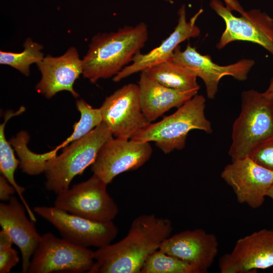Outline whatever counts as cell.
I'll list each match as a JSON object with an SVG mask.
<instances>
[{"mask_svg":"<svg viewBox=\"0 0 273 273\" xmlns=\"http://www.w3.org/2000/svg\"><path fill=\"white\" fill-rule=\"evenodd\" d=\"M201 9L190 20H187L186 6L182 5L178 11L177 24L173 31L158 47L147 54L138 53L133 57L132 63L123 68L113 78L115 82H119L131 75L142 72L155 65L172 60L175 49L183 41L191 37H197L200 30L196 21L202 13Z\"/></svg>","mask_w":273,"mask_h":273,"instance_id":"cell-16","label":"cell"},{"mask_svg":"<svg viewBox=\"0 0 273 273\" xmlns=\"http://www.w3.org/2000/svg\"><path fill=\"white\" fill-rule=\"evenodd\" d=\"M138 85L141 109L150 122L172 108L180 107L198 92H182L166 87L152 79L145 70L141 72Z\"/></svg>","mask_w":273,"mask_h":273,"instance_id":"cell-19","label":"cell"},{"mask_svg":"<svg viewBox=\"0 0 273 273\" xmlns=\"http://www.w3.org/2000/svg\"><path fill=\"white\" fill-rule=\"evenodd\" d=\"M112 138V133L102 122L61 154L50 158L45 165L46 189L57 194L68 189L72 179L93 163L102 147Z\"/></svg>","mask_w":273,"mask_h":273,"instance_id":"cell-4","label":"cell"},{"mask_svg":"<svg viewBox=\"0 0 273 273\" xmlns=\"http://www.w3.org/2000/svg\"><path fill=\"white\" fill-rule=\"evenodd\" d=\"M37 65L41 74V78L36 86L38 92L47 98L63 90L69 92L75 98L78 97L73 84L82 73V61L75 48H69L58 57L48 55Z\"/></svg>","mask_w":273,"mask_h":273,"instance_id":"cell-17","label":"cell"},{"mask_svg":"<svg viewBox=\"0 0 273 273\" xmlns=\"http://www.w3.org/2000/svg\"><path fill=\"white\" fill-rule=\"evenodd\" d=\"M16 192L14 187L7 178L1 174L0 176V199L3 201H9Z\"/></svg>","mask_w":273,"mask_h":273,"instance_id":"cell-26","label":"cell"},{"mask_svg":"<svg viewBox=\"0 0 273 273\" xmlns=\"http://www.w3.org/2000/svg\"><path fill=\"white\" fill-rule=\"evenodd\" d=\"M218 265L221 273H254L273 266V230L262 229L238 239Z\"/></svg>","mask_w":273,"mask_h":273,"instance_id":"cell-13","label":"cell"},{"mask_svg":"<svg viewBox=\"0 0 273 273\" xmlns=\"http://www.w3.org/2000/svg\"><path fill=\"white\" fill-rule=\"evenodd\" d=\"M206 100L201 95H196L178 108L173 114L160 121L150 123L130 139L154 142L164 153L184 149L188 133L198 129L208 133L212 131L211 123L205 114Z\"/></svg>","mask_w":273,"mask_h":273,"instance_id":"cell-3","label":"cell"},{"mask_svg":"<svg viewBox=\"0 0 273 273\" xmlns=\"http://www.w3.org/2000/svg\"><path fill=\"white\" fill-rule=\"evenodd\" d=\"M159 249L206 272L218 251L216 236L201 229L186 230L167 238Z\"/></svg>","mask_w":273,"mask_h":273,"instance_id":"cell-15","label":"cell"},{"mask_svg":"<svg viewBox=\"0 0 273 273\" xmlns=\"http://www.w3.org/2000/svg\"><path fill=\"white\" fill-rule=\"evenodd\" d=\"M226 7L231 11L233 10L239 12L240 14H243L245 11L237 0H223Z\"/></svg>","mask_w":273,"mask_h":273,"instance_id":"cell-27","label":"cell"},{"mask_svg":"<svg viewBox=\"0 0 273 273\" xmlns=\"http://www.w3.org/2000/svg\"><path fill=\"white\" fill-rule=\"evenodd\" d=\"M266 197L270 198L271 199L273 200V185L268 190L266 194Z\"/></svg>","mask_w":273,"mask_h":273,"instance_id":"cell-29","label":"cell"},{"mask_svg":"<svg viewBox=\"0 0 273 273\" xmlns=\"http://www.w3.org/2000/svg\"><path fill=\"white\" fill-rule=\"evenodd\" d=\"M172 61L188 69L203 81L210 99L215 98L223 77L231 76L240 81L245 80L255 64L253 59H243L230 65H219L213 62L209 55L201 54L190 43L184 51L178 46L173 52Z\"/></svg>","mask_w":273,"mask_h":273,"instance_id":"cell-14","label":"cell"},{"mask_svg":"<svg viewBox=\"0 0 273 273\" xmlns=\"http://www.w3.org/2000/svg\"><path fill=\"white\" fill-rule=\"evenodd\" d=\"M168 218L153 214L138 216L119 241L94 251L95 262L88 273H140L149 256L159 249L172 233Z\"/></svg>","mask_w":273,"mask_h":273,"instance_id":"cell-1","label":"cell"},{"mask_svg":"<svg viewBox=\"0 0 273 273\" xmlns=\"http://www.w3.org/2000/svg\"><path fill=\"white\" fill-rule=\"evenodd\" d=\"M100 109L102 122L116 138L130 139L151 123L142 112L139 85L134 83L125 84L107 97Z\"/></svg>","mask_w":273,"mask_h":273,"instance_id":"cell-10","label":"cell"},{"mask_svg":"<svg viewBox=\"0 0 273 273\" xmlns=\"http://www.w3.org/2000/svg\"><path fill=\"white\" fill-rule=\"evenodd\" d=\"M8 203H0V225L20 249L22 256V272L27 273L31 257L41 240L34 221L26 215V209L16 197Z\"/></svg>","mask_w":273,"mask_h":273,"instance_id":"cell-18","label":"cell"},{"mask_svg":"<svg viewBox=\"0 0 273 273\" xmlns=\"http://www.w3.org/2000/svg\"><path fill=\"white\" fill-rule=\"evenodd\" d=\"M148 37V27L144 22L95 35L82 60L83 76L93 83L114 76L132 61Z\"/></svg>","mask_w":273,"mask_h":273,"instance_id":"cell-2","label":"cell"},{"mask_svg":"<svg viewBox=\"0 0 273 273\" xmlns=\"http://www.w3.org/2000/svg\"><path fill=\"white\" fill-rule=\"evenodd\" d=\"M248 157L259 165L273 171V135L258 143Z\"/></svg>","mask_w":273,"mask_h":273,"instance_id":"cell-25","label":"cell"},{"mask_svg":"<svg viewBox=\"0 0 273 273\" xmlns=\"http://www.w3.org/2000/svg\"><path fill=\"white\" fill-rule=\"evenodd\" d=\"M210 8L224 21L225 28L216 45L220 50L237 40L260 45L273 55V18L259 9L234 16L220 0H211Z\"/></svg>","mask_w":273,"mask_h":273,"instance_id":"cell-9","label":"cell"},{"mask_svg":"<svg viewBox=\"0 0 273 273\" xmlns=\"http://www.w3.org/2000/svg\"><path fill=\"white\" fill-rule=\"evenodd\" d=\"M271 272H272V273H273V269H272V270Z\"/></svg>","mask_w":273,"mask_h":273,"instance_id":"cell-31","label":"cell"},{"mask_svg":"<svg viewBox=\"0 0 273 273\" xmlns=\"http://www.w3.org/2000/svg\"><path fill=\"white\" fill-rule=\"evenodd\" d=\"M241 106L232 127L228 151L232 160L247 157L258 143L273 135V97L254 89L244 90Z\"/></svg>","mask_w":273,"mask_h":273,"instance_id":"cell-5","label":"cell"},{"mask_svg":"<svg viewBox=\"0 0 273 273\" xmlns=\"http://www.w3.org/2000/svg\"><path fill=\"white\" fill-rule=\"evenodd\" d=\"M165 2L169 3L170 4L173 3L172 0H164Z\"/></svg>","mask_w":273,"mask_h":273,"instance_id":"cell-30","label":"cell"},{"mask_svg":"<svg viewBox=\"0 0 273 273\" xmlns=\"http://www.w3.org/2000/svg\"><path fill=\"white\" fill-rule=\"evenodd\" d=\"M33 211L53 224L63 238L82 247H102L111 243L118 234V228L113 221L92 220L55 206H36Z\"/></svg>","mask_w":273,"mask_h":273,"instance_id":"cell-8","label":"cell"},{"mask_svg":"<svg viewBox=\"0 0 273 273\" xmlns=\"http://www.w3.org/2000/svg\"><path fill=\"white\" fill-rule=\"evenodd\" d=\"M13 244L8 234L4 230L0 231V272L9 273L19 262L17 251L12 248Z\"/></svg>","mask_w":273,"mask_h":273,"instance_id":"cell-24","label":"cell"},{"mask_svg":"<svg viewBox=\"0 0 273 273\" xmlns=\"http://www.w3.org/2000/svg\"><path fill=\"white\" fill-rule=\"evenodd\" d=\"M24 50L20 53L0 52V63L9 65L26 76L29 74V66L33 63L37 64L43 58L41 52L42 46L33 42L30 38L24 43Z\"/></svg>","mask_w":273,"mask_h":273,"instance_id":"cell-23","label":"cell"},{"mask_svg":"<svg viewBox=\"0 0 273 273\" xmlns=\"http://www.w3.org/2000/svg\"><path fill=\"white\" fill-rule=\"evenodd\" d=\"M267 96L273 97V76L271 78L269 85L266 90L264 92Z\"/></svg>","mask_w":273,"mask_h":273,"instance_id":"cell-28","label":"cell"},{"mask_svg":"<svg viewBox=\"0 0 273 273\" xmlns=\"http://www.w3.org/2000/svg\"><path fill=\"white\" fill-rule=\"evenodd\" d=\"M220 175L232 189L238 202L253 209L263 204L273 185V171L259 165L248 157L232 160Z\"/></svg>","mask_w":273,"mask_h":273,"instance_id":"cell-12","label":"cell"},{"mask_svg":"<svg viewBox=\"0 0 273 273\" xmlns=\"http://www.w3.org/2000/svg\"><path fill=\"white\" fill-rule=\"evenodd\" d=\"M107 185L93 174L87 180L58 194L54 206L92 220L113 221L118 213V208L107 191Z\"/></svg>","mask_w":273,"mask_h":273,"instance_id":"cell-7","label":"cell"},{"mask_svg":"<svg viewBox=\"0 0 273 273\" xmlns=\"http://www.w3.org/2000/svg\"><path fill=\"white\" fill-rule=\"evenodd\" d=\"M94 262V251L46 233L41 235L27 272H88Z\"/></svg>","mask_w":273,"mask_h":273,"instance_id":"cell-6","label":"cell"},{"mask_svg":"<svg viewBox=\"0 0 273 273\" xmlns=\"http://www.w3.org/2000/svg\"><path fill=\"white\" fill-rule=\"evenodd\" d=\"M140 273H201L194 265L160 249L151 253Z\"/></svg>","mask_w":273,"mask_h":273,"instance_id":"cell-22","label":"cell"},{"mask_svg":"<svg viewBox=\"0 0 273 273\" xmlns=\"http://www.w3.org/2000/svg\"><path fill=\"white\" fill-rule=\"evenodd\" d=\"M152 152L150 142L112 138L100 149L91 170L108 185L119 174L140 168L149 160Z\"/></svg>","mask_w":273,"mask_h":273,"instance_id":"cell-11","label":"cell"},{"mask_svg":"<svg viewBox=\"0 0 273 273\" xmlns=\"http://www.w3.org/2000/svg\"><path fill=\"white\" fill-rule=\"evenodd\" d=\"M24 110L25 108L21 107L16 112L7 111L5 113L4 122L0 125V170L1 174L15 189L29 216L32 217L34 213L23 196L25 189L19 186L15 179V172L20 164V161L15 157L10 142L7 141L5 134V128L7 121L12 117L20 114Z\"/></svg>","mask_w":273,"mask_h":273,"instance_id":"cell-21","label":"cell"},{"mask_svg":"<svg viewBox=\"0 0 273 273\" xmlns=\"http://www.w3.org/2000/svg\"><path fill=\"white\" fill-rule=\"evenodd\" d=\"M146 73L160 84L175 90H199L197 76L191 71L173 62H163L146 70Z\"/></svg>","mask_w":273,"mask_h":273,"instance_id":"cell-20","label":"cell"}]
</instances>
